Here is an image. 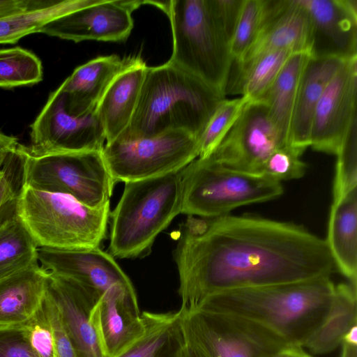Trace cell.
Here are the masks:
<instances>
[{"label": "cell", "mask_w": 357, "mask_h": 357, "mask_svg": "<svg viewBox=\"0 0 357 357\" xmlns=\"http://www.w3.org/2000/svg\"><path fill=\"white\" fill-rule=\"evenodd\" d=\"M357 56L347 59L325 88L317 105L310 131V146L336 153L356 116Z\"/></svg>", "instance_id": "14"}, {"label": "cell", "mask_w": 357, "mask_h": 357, "mask_svg": "<svg viewBox=\"0 0 357 357\" xmlns=\"http://www.w3.org/2000/svg\"><path fill=\"white\" fill-rule=\"evenodd\" d=\"M312 46V24L300 0H267L261 30L242 61L231 70L240 69L268 52L289 50L309 52Z\"/></svg>", "instance_id": "17"}, {"label": "cell", "mask_w": 357, "mask_h": 357, "mask_svg": "<svg viewBox=\"0 0 357 357\" xmlns=\"http://www.w3.org/2000/svg\"><path fill=\"white\" fill-rule=\"evenodd\" d=\"M325 241L337 271L357 286V188L333 202Z\"/></svg>", "instance_id": "24"}, {"label": "cell", "mask_w": 357, "mask_h": 357, "mask_svg": "<svg viewBox=\"0 0 357 357\" xmlns=\"http://www.w3.org/2000/svg\"><path fill=\"white\" fill-rule=\"evenodd\" d=\"M161 10L172 32L168 61L225 93L233 61L211 0H170L163 1Z\"/></svg>", "instance_id": "6"}, {"label": "cell", "mask_w": 357, "mask_h": 357, "mask_svg": "<svg viewBox=\"0 0 357 357\" xmlns=\"http://www.w3.org/2000/svg\"><path fill=\"white\" fill-rule=\"evenodd\" d=\"M0 357H38L30 344L26 323L0 326Z\"/></svg>", "instance_id": "37"}, {"label": "cell", "mask_w": 357, "mask_h": 357, "mask_svg": "<svg viewBox=\"0 0 357 357\" xmlns=\"http://www.w3.org/2000/svg\"><path fill=\"white\" fill-rule=\"evenodd\" d=\"M48 273L35 264L0 280V326L25 324L41 304Z\"/></svg>", "instance_id": "23"}, {"label": "cell", "mask_w": 357, "mask_h": 357, "mask_svg": "<svg viewBox=\"0 0 357 357\" xmlns=\"http://www.w3.org/2000/svg\"><path fill=\"white\" fill-rule=\"evenodd\" d=\"M30 344L38 357H54V335L45 294L44 298L26 322Z\"/></svg>", "instance_id": "36"}, {"label": "cell", "mask_w": 357, "mask_h": 357, "mask_svg": "<svg viewBox=\"0 0 357 357\" xmlns=\"http://www.w3.org/2000/svg\"><path fill=\"white\" fill-rule=\"evenodd\" d=\"M243 0H211L213 12L230 45Z\"/></svg>", "instance_id": "38"}, {"label": "cell", "mask_w": 357, "mask_h": 357, "mask_svg": "<svg viewBox=\"0 0 357 357\" xmlns=\"http://www.w3.org/2000/svg\"><path fill=\"white\" fill-rule=\"evenodd\" d=\"M312 24V57L357 56L356 0H300Z\"/></svg>", "instance_id": "16"}, {"label": "cell", "mask_w": 357, "mask_h": 357, "mask_svg": "<svg viewBox=\"0 0 357 357\" xmlns=\"http://www.w3.org/2000/svg\"><path fill=\"white\" fill-rule=\"evenodd\" d=\"M144 1L96 0L49 22L39 33L79 43L123 42L133 28L132 13Z\"/></svg>", "instance_id": "13"}, {"label": "cell", "mask_w": 357, "mask_h": 357, "mask_svg": "<svg viewBox=\"0 0 357 357\" xmlns=\"http://www.w3.org/2000/svg\"><path fill=\"white\" fill-rule=\"evenodd\" d=\"M293 53L289 50L268 52L240 69L231 70L225 95L241 94L249 101L261 100Z\"/></svg>", "instance_id": "28"}, {"label": "cell", "mask_w": 357, "mask_h": 357, "mask_svg": "<svg viewBox=\"0 0 357 357\" xmlns=\"http://www.w3.org/2000/svg\"><path fill=\"white\" fill-rule=\"evenodd\" d=\"M43 77L42 63L33 52L20 47L0 50V87L31 86Z\"/></svg>", "instance_id": "31"}, {"label": "cell", "mask_w": 357, "mask_h": 357, "mask_svg": "<svg viewBox=\"0 0 357 357\" xmlns=\"http://www.w3.org/2000/svg\"><path fill=\"white\" fill-rule=\"evenodd\" d=\"M283 192L282 183L197 158L183 169L181 213L215 218L240 206L274 199Z\"/></svg>", "instance_id": "7"}, {"label": "cell", "mask_w": 357, "mask_h": 357, "mask_svg": "<svg viewBox=\"0 0 357 357\" xmlns=\"http://www.w3.org/2000/svg\"><path fill=\"white\" fill-rule=\"evenodd\" d=\"M22 185L68 195L83 204L99 208L109 202L115 185L102 151L30 155L19 144Z\"/></svg>", "instance_id": "8"}, {"label": "cell", "mask_w": 357, "mask_h": 357, "mask_svg": "<svg viewBox=\"0 0 357 357\" xmlns=\"http://www.w3.org/2000/svg\"><path fill=\"white\" fill-rule=\"evenodd\" d=\"M15 204V214L38 248L91 249L106 236L110 203L92 208L68 195L22 185Z\"/></svg>", "instance_id": "5"}, {"label": "cell", "mask_w": 357, "mask_h": 357, "mask_svg": "<svg viewBox=\"0 0 357 357\" xmlns=\"http://www.w3.org/2000/svg\"><path fill=\"white\" fill-rule=\"evenodd\" d=\"M178 237L174 257L182 313L218 292L307 281L337 271L325 239L292 222L188 215Z\"/></svg>", "instance_id": "1"}, {"label": "cell", "mask_w": 357, "mask_h": 357, "mask_svg": "<svg viewBox=\"0 0 357 357\" xmlns=\"http://www.w3.org/2000/svg\"><path fill=\"white\" fill-rule=\"evenodd\" d=\"M346 60L311 56L299 82L290 124L289 144L305 149L310 146L312 123L318 102L327 84Z\"/></svg>", "instance_id": "21"}, {"label": "cell", "mask_w": 357, "mask_h": 357, "mask_svg": "<svg viewBox=\"0 0 357 357\" xmlns=\"http://www.w3.org/2000/svg\"><path fill=\"white\" fill-rule=\"evenodd\" d=\"M38 261L47 272L74 279L101 295L116 284H130L114 257L100 247L63 250L38 247Z\"/></svg>", "instance_id": "18"}, {"label": "cell", "mask_w": 357, "mask_h": 357, "mask_svg": "<svg viewBox=\"0 0 357 357\" xmlns=\"http://www.w3.org/2000/svg\"><path fill=\"white\" fill-rule=\"evenodd\" d=\"M93 318L105 357L123 352L146 329L137 296L121 288L111 289L100 296Z\"/></svg>", "instance_id": "19"}, {"label": "cell", "mask_w": 357, "mask_h": 357, "mask_svg": "<svg viewBox=\"0 0 357 357\" xmlns=\"http://www.w3.org/2000/svg\"><path fill=\"white\" fill-rule=\"evenodd\" d=\"M94 0H65L40 10L27 12L0 20V44H15L25 36L39 33L49 22Z\"/></svg>", "instance_id": "30"}, {"label": "cell", "mask_w": 357, "mask_h": 357, "mask_svg": "<svg viewBox=\"0 0 357 357\" xmlns=\"http://www.w3.org/2000/svg\"><path fill=\"white\" fill-rule=\"evenodd\" d=\"M37 250L15 213L0 222V280L38 263Z\"/></svg>", "instance_id": "29"}, {"label": "cell", "mask_w": 357, "mask_h": 357, "mask_svg": "<svg viewBox=\"0 0 357 357\" xmlns=\"http://www.w3.org/2000/svg\"><path fill=\"white\" fill-rule=\"evenodd\" d=\"M225 99L223 91L169 61L148 66L130 123L117 138L183 130L198 139Z\"/></svg>", "instance_id": "3"}, {"label": "cell", "mask_w": 357, "mask_h": 357, "mask_svg": "<svg viewBox=\"0 0 357 357\" xmlns=\"http://www.w3.org/2000/svg\"><path fill=\"white\" fill-rule=\"evenodd\" d=\"M341 357H357V346L342 343Z\"/></svg>", "instance_id": "45"}, {"label": "cell", "mask_w": 357, "mask_h": 357, "mask_svg": "<svg viewBox=\"0 0 357 357\" xmlns=\"http://www.w3.org/2000/svg\"><path fill=\"white\" fill-rule=\"evenodd\" d=\"M18 145L16 137L0 132V170L8 155L16 150Z\"/></svg>", "instance_id": "42"}, {"label": "cell", "mask_w": 357, "mask_h": 357, "mask_svg": "<svg viewBox=\"0 0 357 357\" xmlns=\"http://www.w3.org/2000/svg\"><path fill=\"white\" fill-rule=\"evenodd\" d=\"M335 286L331 277H324L229 289L206 297L197 308L246 319L289 345L303 347L326 319Z\"/></svg>", "instance_id": "2"}, {"label": "cell", "mask_w": 357, "mask_h": 357, "mask_svg": "<svg viewBox=\"0 0 357 357\" xmlns=\"http://www.w3.org/2000/svg\"><path fill=\"white\" fill-rule=\"evenodd\" d=\"M357 346V326L351 328L343 337L342 343Z\"/></svg>", "instance_id": "44"}, {"label": "cell", "mask_w": 357, "mask_h": 357, "mask_svg": "<svg viewBox=\"0 0 357 357\" xmlns=\"http://www.w3.org/2000/svg\"><path fill=\"white\" fill-rule=\"evenodd\" d=\"M33 157L52 154L101 151L105 144L104 128L95 110L82 115L69 113L66 96L59 87L49 96L43 109L31 125Z\"/></svg>", "instance_id": "11"}, {"label": "cell", "mask_w": 357, "mask_h": 357, "mask_svg": "<svg viewBox=\"0 0 357 357\" xmlns=\"http://www.w3.org/2000/svg\"><path fill=\"white\" fill-rule=\"evenodd\" d=\"M46 293L56 305L78 357H105L93 318L101 294L74 279L52 273H48Z\"/></svg>", "instance_id": "15"}, {"label": "cell", "mask_w": 357, "mask_h": 357, "mask_svg": "<svg viewBox=\"0 0 357 357\" xmlns=\"http://www.w3.org/2000/svg\"><path fill=\"white\" fill-rule=\"evenodd\" d=\"M335 155L333 202L357 188V116L350 124Z\"/></svg>", "instance_id": "34"}, {"label": "cell", "mask_w": 357, "mask_h": 357, "mask_svg": "<svg viewBox=\"0 0 357 357\" xmlns=\"http://www.w3.org/2000/svg\"><path fill=\"white\" fill-rule=\"evenodd\" d=\"M310 57L309 52L293 53L268 91L261 99L266 103L270 119L287 144L299 82Z\"/></svg>", "instance_id": "26"}, {"label": "cell", "mask_w": 357, "mask_h": 357, "mask_svg": "<svg viewBox=\"0 0 357 357\" xmlns=\"http://www.w3.org/2000/svg\"><path fill=\"white\" fill-rule=\"evenodd\" d=\"M3 174L2 169L0 170V213L8 204L15 201L16 197L12 181Z\"/></svg>", "instance_id": "41"}, {"label": "cell", "mask_w": 357, "mask_h": 357, "mask_svg": "<svg viewBox=\"0 0 357 357\" xmlns=\"http://www.w3.org/2000/svg\"><path fill=\"white\" fill-rule=\"evenodd\" d=\"M261 357H312L302 347L284 344L264 353Z\"/></svg>", "instance_id": "40"}, {"label": "cell", "mask_w": 357, "mask_h": 357, "mask_svg": "<svg viewBox=\"0 0 357 357\" xmlns=\"http://www.w3.org/2000/svg\"><path fill=\"white\" fill-rule=\"evenodd\" d=\"M249 100L241 96L222 100L198 138L199 157H208L229 132Z\"/></svg>", "instance_id": "33"}, {"label": "cell", "mask_w": 357, "mask_h": 357, "mask_svg": "<svg viewBox=\"0 0 357 357\" xmlns=\"http://www.w3.org/2000/svg\"><path fill=\"white\" fill-rule=\"evenodd\" d=\"M59 0H0V20L27 12L40 10L58 3Z\"/></svg>", "instance_id": "39"}, {"label": "cell", "mask_w": 357, "mask_h": 357, "mask_svg": "<svg viewBox=\"0 0 357 357\" xmlns=\"http://www.w3.org/2000/svg\"><path fill=\"white\" fill-rule=\"evenodd\" d=\"M305 149L291 144L274 151L264 162L259 175L282 183L302 178L307 165L301 160Z\"/></svg>", "instance_id": "35"}, {"label": "cell", "mask_w": 357, "mask_h": 357, "mask_svg": "<svg viewBox=\"0 0 357 357\" xmlns=\"http://www.w3.org/2000/svg\"><path fill=\"white\" fill-rule=\"evenodd\" d=\"M148 66L140 56L125 59L95 112L105 133L106 143L119 137L128 127L136 109Z\"/></svg>", "instance_id": "20"}, {"label": "cell", "mask_w": 357, "mask_h": 357, "mask_svg": "<svg viewBox=\"0 0 357 357\" xmlns=\"http://www.w3.org/2000/svg\"><path fill=\"white\" fill-rule=\"evenodd\" d=\"M198 139L183 130L106 143L104 160L115 181L128 182L178 171L199 157Z\"/></svg>", "instance_id": "9"}, {"label": "cell", "mask_w": 357, "mask_h": 357, "mask_svg": "<svg viewBox=\"0 0 357 357\" xmlns=\"http://www.w3.org/2000/svg\"><path fill=\"white\" fill-rule=\"evenodd\" d=\"M143 334L115 357H176L182 336L181 312H142Z\"/></svg>", "instance_id": "27"}, {"label": "cell", "mask_w": 357, "mask_h": 357, "mask_svg": "<svg viewBox=\"0 0 357 357\" xmlns=\"http://www.w3.org/2000/svg\"><path fill=\"white\" fill-rule=\"evenodd\" d=\"M181 329L203 357H261L287 344L257 324L202 307L182 313Z\"/></svg>", "instance_id": "10"}, {"label": "cell", "mask_w": 357, "mask_h": 357, "mask_svg": "<svg viewBox=\"0 0 357 357\" xmlns=\"http://www.w3.org/2000/svg\"><path fill=\"white\" fill-rule=\"evenodd\" d=\"M267 0H243L238 22L230 43L232 64L239 63L261 30Z\"/></svg>", "instance_id": "32"}, {"label": "cell", "mask_w": 357, "mask_h": 357, "mask_svg": "<svg viewBox=\"0 0 357 357\" xmlns=\"http://www.w3.org/2000/svg\"><path fill=\"white\" fill-rule=\"evenodd\" d=\"M124 63L125 59L112 54L96 57L75 68L59 86L66 96L68 112L78 116L94 111Z\"/></svg>", "instance_id": "22"}, {"label": "cell", "mask_w": 357, "mask_h": 357, "mask_svg": "<svg viewBox=\"0 0 357 357\" xmlns=\"http://www.w3.org/2000/svg\"><path fill=\"white\" fill-rule=\"evenodd\" d=\"M286 144L270 119L266 103L262 100L248 101L206 158L230 169L259 175L268 156Z\"/></svg>", "instance_id": "12"}, {"label": "cell", "mask_w": 357, "mask_h": 357, "mask_svg": "<svg viewBox=\"0 0 357 357\" xmlns=\"http://www.w3.org/2000/svg\"><path fill=\"white\" fill-rule=\"evenodd\" d=\"M183 169L124 183L122 195L109 220V249L114 257L147 256L158 235L181 213Z\"/></svg>", "instance_id": "4"}, {"label": "cell", "mask_w": 357, "mask_h": 357, "mask_svg": "<svg viewBox=\"0 0 357 357\" xmlns=\"http://www.w3.org/2000/svg\"><path fill=\"white\" fill-rule=\"evenodd\" d=\"M357 286L342 282L335 286L329 313L305 347L316 355L327 354L342 343L348 331L357 324Z\"/></svg>", "instance_id": "25"}, {"label": "cell", "mask_w": 357, "mask_h": 357, "mask_svg": "<svg viewBox=\"0 0 357 357\" xmlns=\"http://www.w3.org/2000/svg\"><path fill=\"white\" fill-rule=\"evenodd\" d=\"M176 357H203V356L183 337L182 334Z\"/></svg>", "instance_id": "43"}]
</instances>
